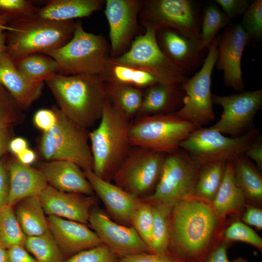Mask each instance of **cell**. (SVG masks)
<instances>
[{
    "mask_svg": "<svg viewBox=\"0 0 262 262\" xmlns=\"http://www.w3.org/2000/svg\"><path fill=\"white\" fill-rule=\"evenodd\" d=\"M119 259L106 245L102 244L77 253L64 262H118Z\"/></svg>",
    "mask_w": 262,
    "mask_h": 262,
    "instance_id": "obj_43",
    "label": "cell"
},
{
    "mask_svg": "<svg viewBox=\"0 0 262 262\" xmlns=\"http://www.w3.org/2000/svg\"><path fill=\"white\" fill-rule=\"evenodd\" d=\"M25 247L37 262H64L62 251L49 229L40 235L27 237Z\"/></svg>",
    "mask_w": 262,
    "mask_h": 262,
    "instance_id": "obj_34",
    "label": "cell"
},
{
    "mask_svg": "<svg viewBox=\"0 0 262 262\" xmlns=\"http://www.w3.org/2000/svg\"><path fill=\"white\" fill-rule=\"evenodd\" d=\"M153 218L152 205L144 198H141L131 217V225L149 249L151 243Z\"/></svg>",
    "mask_w": 262,
    "mask_h": 262,
    "instance_id": "obj_40",
    "label": "cell"
},
{
    "mask_svg": "<svg viewBox=\"0 0 262 262\" xmlns=\"http://www.w3.org/2000/svg\"><path fill=\"white\" fill-rule=\"evenodd\" d=\"M229 19L215 5H210L204 10L200 29L199 40L203 49H209L218 32L226 26Z\"/></svg>",
    "mask_w": 262,
    "mask_h": 262,
    "instance_id": "obj_37",
    "label": "cell"
},
{
    "mask_svg": "<svg viewBox=\"0 0 262 262\" xmlns=\"http://www.w3.org/2000/svg\"><path fill=\"white\" fill-rule=\"evenodd\" d=\"M0 84L24 111L40 97L44 82H34L27 80L5 53L0 56Z\"/></svg>",
    "mask_w": 262,
    "mask_h": 262,
    "instance_id": "obj_24",
    "label": "cell"
},
{
    "mask_svg": "<svg viewBox=\"0 0 262 262\" xmlns=\"http://www.w3.org/2000/svg\"><path fill=\"white\" fill-rule=\"evenodd\" d=\"M142 0H106L104 15L109 25L111 58L128 50L133 41L144 33L139 22Z\"/></svg>",
    "mask_w": 262,
    "mask_h": 262,
    "instance_id": "obj_15",
    "label": "cell"
},
{
    "mask_svg": "<svg viewBox=\"0 0 262 262\" xmlns=\"http://www.w3.org/2000/svg\"><path fill=\"white\" fill-rule=\"evenodd\" d=\"M212 203L221 216L241 218L247 203L243 192L235 183L231 160L227 162L222 181Z\"/></svg>",
    "mask_w": 262,
    "mask_h": 262,
    "instance_id": "obj_26",
    "label": "cell"
},
{
    "mask_svg": "<svg viewBox=\"0 0 262 262\" xmlns=\"http://www.w3.org/2000/svg\"><path fill=\"white\" fill-rule=\"evenodd\" d=\"M156 35L163 52L185 74L192 73L201 64L203 49L199 40L190 39L170 28L156 31Z\"/></svg>",
    "mask_w": 262,
    "mask_h": 262,
    "instance_id": "obj_18",
    "label": "cell"
},
{
    "mask_svg": "<svg viewBox=\"0 0 262 262\" xmlns=\"http://www.w3.org/2000/svg\"><path fill=\"white\" fill-rule=\"evenodd\" d=\"M23 110L9 92L0 84V129L13 128L25 119Z\"/></svg>",
    "mask_w": 262,
    "mask_h": 262,
    "instance_id": "obj_39",
    "label": "cell"
},
{
    "mask_svg": "<svg viewBox=\"0 0 262 262\" xmlns=\"http://www.w3.org/2000/svg\"><path fill=\"white\" fill-rule=\"evenodd\" d=\"M14 64L24 77L34 82H44L59 70V66L53 59L37 54L22 58Z\"/></svg>",
    "mask_w": 262,
    "mask_h": 262,
    "instance_id": "obj_33",
    "label": "cell"
},
{
    "mask_svg": "<svg viewBox=\"0 0 262 262\" xmlns=\"http://www.w3.org/2000/svg\"><path fill=\"white\" fill-rule=\"evenodd\" d=\"M139 22L143 28L172 29L190 39L199 40V6L193 0H144Z\"/></svg>",
    "mask_w": 262,
    "mask_h": 262,
    "instance_id": "obj_11",
    "label": "cell"
},
{
    "mask_svg": "<svg viewBox=\"0 0 262 262\" xmlns=\"http://www.w3.org/2000/svg\"><path fill=\"white\" fill-rule=\"evenodd\" d=\"M103 244L119 258L150 250L135 229L112 221L100 209L91 210L88 220Z\"/></svg>",
    "mask_w": 262,
    "mask_h": 262,
    "instance_id": "obj_16",
    "label": "cell"
},
{
    "mask_svg": "<svg viewBox=\"0 0 262 262\" xmlns=\"http://www.w3.org/2000/svg\"><path fill=\"white\" fill-rule=\"evenodd\" d=\"M39 169L51 187L60 191L86 196L94 193L83 171L76 164L64 160L45 161Z\"/></svg>",
    "mask_w": 262,
    "mask_h": 262,
    "instance_id": "obj_23",
    "label": "cell"
},
{
    "mask_svg": "<svg viewBox=\"0 0 262 262\" xmlns=\"http://www.w3.org/2000/svg\"><path fill=\"white\" fill-rule=\"evenodd\" d=\"M118 262H177L167 253L145 252L119 259Z\"/></svg>",
    "mask_w": 262,
    "mask_h": 262,
    "instance_id": "obj_45",
    "label": "cell"
},
{
    "mask_svg": "<svg viewBox=\"0 0 262 262\" xmlns=\"http://www.w3.org/2000/svg\"><path fill=\"white\" fill-rule=\"evenodd\" d=\"M7 165L9 178L8 206L13 207L26 198L39 196L48 186L39 169L21 163L13 155L7 154Z\"/></svg>",
    "mask_w": 262,
    "mask_h": 262,
    "instance_id": "obj_22",
    "label": "cell"
},
{
    "mask_svg": "<svg viewBox=\"0 0 262 262\" xmlns=\"http://www.w3.org/2000/svg\"><path fill=\"white\" fill-rule=\"evenodd\" d=\"M28 148L26 140L21 137H14L10 142L9 151L16 156Z\"/></svg>",
    "mask_w": 262,
    "mask_h": 262,
    "instance_id": "obj_53",
    "label": "cell"
},
{
    "mask_svg": "<svg viewBox=\"0 0 262 262\" xmlns=\"http://www.w3.org/2000/svg\"><path fill=\"white\" fill-rule=\"evenodd\" d=\"M249 40L247 33L240 24L228 28L219 38L215 65L223 71L225 84L238 92L242 91L245 87L241 60Z\"/></svg>",
    "mask_w": 262,
    "mask_h": 262,
    "instance_id": "obj_17",
    "label": "cell"
},
{
    "mask_svg": "<svg viewBox=\"0 0 262 262\" xmlns=\"http://www.w3.org/2000/svg\"><path fill=\"white\" fill-rule=\"evenodd\" d=\"M9 178L7 165V154L0 160V211L8 206Z\"/></svg>",
    "mask_w": 262,
    "mask_h": 262,
    "instance_id": "obj_47",
    "label": "cell"
},
{
    "mask_svg": "<svg viewBox=\"0 0 262 262\" xmlns=\"http://www.w3.org/2000/svg\"><path fill=\"white\" fill-rule=\"evenodd\" d=\"M9 21L4 18L0 17V25L2 26H7Z\"/></svg>",
    "mask_w": 262,
    "mask_h": 262,
    "instance_id": "obj_57",
    "label": "cell"
},
{
    "mask_svg": "<svg viewBox=\"0 0 262 262\" xmlns=\"http://www.w3.org/2000/svg\"><path fill=\"white\" fill-rule=\"evenodd\" d=\"M105 0H51L37 9L36 16L53 21H69L88 17L101 10Z\"/></svg>",
    "mask_w": 262,
    "mask_h": 262,
    "instance_id": "obj_27",
    "label": "cell"
},
{
    "mask_svg": "<svg viewBox=\"0 0 262 262\" xmlns=\"http://www.w3.org/2000/svg\"><path fill=\"white\" fill-rule=\"evenodd\" d=\"M249 39H260L262 36V0H255L244 13L242 24Z\"/></svg>",
    "mask_w": 262,
    "mask_h": 262,
    "instance_id": "obj_42",
    "label": "cell"
},
{
    "mask_svg": "<svg viewBox=\"0 0 262 262\" xmlns=\"http://www.w3.org/2000/svg\"><path fill=\"white\" fill-rule=\"evenodd\" d=\"M15 137L13 128L0 129V160L9 152V145Z\"/></svg>",
    "mask_w": 262,
    "mask_h": 262,
    "instance_id": "obj_52",
    "label": "cell"
},
{
    "mask_svg": "<svg viewBox=\"0 0 262 262\" xmlns=\"http://www.w3.org/2000/svg\"><path fill=\"white\" fill-rule=\"evenodd\" d=\"M166 154L139 147H132L114 174L115 184L138 198L154 191Z\"/></svg>",
    "mask_w": 262,
    "mask_h": 262,
    "instance_id": "obj_10",
    "label": "cell"
},
{
    "mask_svg": "<svg viewBox=\"0 0 262 262\" xmlns=\"http://www.w3.org/2000/svg\"><path fill=\"white\" fill-rule=\"evenodd\" d=\"M231 243L223 240L221 243L202 262H230L228 258V250Z\"/></svg>",
    "mask_w": 262,
    "mask_h": 262,
    "instance_id": "obj_51",
    "label": "cell"
},
{
    "mask_svg": "<svg viewBox=\"0 0 262 262\" xmlns=\"http://www.w3.org/2000/svg\"><path fill=\"white\" fill-rule=\"evenodd\" d=\"M199 128L175 113L140 115L131 124L130 142L132 147L168 154L180 149V143Z\"/></svg>",
    "mask_w": 262,
    "mask_h": 262,
    "instance_id": "obj_6",
    "label": "cell"
},
{
    "mask_svg": "<svg viewBox=\"0 0 262 262\" xmlns=\"http://www.w3.org/2000/svg\"><path fill=\"white\" fill-rule=\"evenodd\" d=\"M39 197L45 214L85 224L88 222L92 197L60 191L49 185Z\"/></svg>",
    "mask_w": 262,
    "mask_h": 262,
    "instance_id": "obj_19",
    "label": "cell"
},
{
    "mask_svg": "<svg viewBox=\"0 0 262 262\" xmlns=\"http://www.w3.org/2000/svg\"><path fill=\"white\" fill-rule=\"evenodd\" d=\"M260 130L253 128L238 137H227L211 127H200L180 144V148L201 165L213 162L228 161L244 154L260 135Z\"/></svg>",
    "mask_w": 262,
    "mask_h": 262,
    "instance_id": "obj_13",
    "label": "cell"
},
{
    "mask_svg": "<svg viewBox=\"0 0 262 262\" xmlns=\"http://www.w3.org/2000/svg\"><path fill=\"white\" fill-rule=\"evenodd\" d=\"M230 262H248V261L245 258L238 257Z\"/></svg>",
    "mask_w": 262,
    "mask_h": 262,
    "instance_id": "obj_58",
    "label": "cell"
},
{
    "mask_svg": "<svg viewBox=\"0 0 262 262\" xmlns=\"http://www.w3.org/2000/svg\"><path fill=\"white\" fill-rule=\"evenodd\" d=\"M15 157L21 163L29 165L34 163L36 158L35 153L29 148Z\"/></svg>",
    "mask_w": 262,
    "mask_h": 262,
    "instance_id": "obj_54",
    "label": "cell"
},
{
    "mask_svg": "<svg viewBox=\"0 0 262 262\" xmlns=\"http://www.w3.org/2000/svg\"><path fill=\"white\" fill-rule=\"evenodd\" d=\"M77 22L53 21L36 16L8 23L6 53L15 63L38 52L45 53L66 44L72 37Z\"/></svg>",
    "mask_w": 262,
    "mask_h": 262,
    "instance_id": "obj_4",
    "label": "cell"
},
{
    "mask_svg": "<svg viewBox=\"0 0 262 262\" xmlns=\"http://www.w3.org/2000/svg\"><path fill=\"white\" fill-rule=\"evenodd\" d=\"M184 96L180 84L157 83L145 89L138 114L175 113L183 106Z\"/></svg>",
    "mask_w": 262,
    "mask_h": 262,
    "instance_id": "obj_25",
    "label": "cell"
},
{
    "mask_svg": "<svg viewBox=\"0 0 262 262\" xmlns=\"http://www.w3.org/2000/svg\"><path fill=\"white\" fill-rule=\"evenodd\" d=\"M9 262H37L25 246H15L7 249Z\"/></svg>",
    "mask_w": 262,
    "mask_h": 262,
    "instance_id": "obj_49",
    "label": "cell"
},
{
    "mask_svg": "<svg viewBox=\"0 0 262 262\" xmlns=\"http://www.w3.org/2000/svg\"><path fill=\"white\" fill-rule=\"evenodd\" d=\"M105 87L108 99L124 116L129 119L138 114L144 90L108 83H105Z\"/></svg>",
    "mask_w": 262,
    "mask_h": 262,
    "instance_id": "obj_32",
    "label": "cell"
},
{
    "mask_svg": "<svg viewBox=\"0 0 262 262\" xmlns=\"http://www.w3.org/2000/svg\"><path fill=\"white\" fill-rule=\"evenodd\" d=\"M244 154L248 158L253 160L256 164L259 170L262 169V140L260 135L250 145Z\"/></svg>",
    "mask_w": 262,
    "mask_h": 262,
    "instance_id": "obj_50",
    "label": "cell"
},
{
    "mask_svg": "<svg viewBox=\"0 0 262 262\" xmlns=\"http://www.w3.org/2000/svg\"><path fill=\"white\" fill-rule=\"evenodd\" d=\"M95 192L109 213L117 221L130 224L132 214L141 199L96 175L91 169L83 170Z\"/></svg>",
    "mask_w": 262,
    "mask_h": 262,
    "instance_id": "obj_20",
    "label": "cell"
},
{
    "mask_svg": "<svg viewBox=\"0 0 262 262\" xmlns=\"http://www.w3.org/2000/svg\"><path fill=\"white\" fill-rule=\"evenodd\" d=\"M229 221L211 202L192 195L185 198L170 212L167 253L177 262H202L223 241Z\"/></svg>",
    "mask_w": 262,
    "mask_h": 262,
    "instance_id": "obj_1",
    "label": "cell"
},
{
    "mask_svg": "<svg viewBox=\"0 0 262 262\" xmlns=\"http://www.w3.org/2000/svg\"><path fill=\"white\" fill-rule=\"evenodd\" d=\"M223 240L229 243L242 242L251 245L262 251V239L249 226L238 218H232L226 226L223 233Z\"/></svg>",
    "mask_w": 262,
    "mask_h": 262,
    "instance_id": "obj_38",
    "label": "cell"
},
{
    "mask_svg": "<svg viewBox=\"0 0 262 262\" xmlns=\"http://www.w3.org/2000/svg\"><path fill=\"white\" fill-rule=\"evenodd\" d=\"M144 28V33L134 39L127 51L111 60L147 72L160 83H183L188 79L186 74L163 52L157 41L156 31L148 27Z\"/></svg>",
    "mask_w": 262,
    "mask_h": 262,
    "instance_id": "obj_9",
    "label": "cell"
},
{
    "mask_svg": "<svg viewBox=\"0 0 262 262\" xmlns=\"http://www.w3.org/2000/svg\"><path fill=\"white\" fill-rule=\"evenodd\" d=\"M0 262H9L7 249L0 246Z\"/></svg>",
    "mask_w": 262,
    "mask_h": 262,
    "instance_id": "obj_56",
    "label": "cell"
},
{
    "mask_svg": "<svg viewBox=\"0 0 262 262\" xmlns=\"http://www.w3.org/2000/svg\"><path fill=\"white\" fill-rule=\"evenodd\" d=\"M219 36L215 37L209 49L200 69L180 84L185 93L183 106L175 114L199 127L215 119L211 93L212 75L218 56Z\"/></svg>",
    "mask_w": 262,
    "mask_h": 262,
    "instance_id": "obj_12",
    "label": "cell"
},
{
    "mask_svg": "<svg viewBox=\"0 0 262 262\" xmlns=\"http://www.w3.org/2000/svg\"><path fill=\"white\" fill-rule=\"evenodd\" d=\"M201 165L181 148L166 154L154 191L143 198L153 205L172 208L192 195Z\"/></svg>",
    "mask_w": 262,
    "mask_h": 262,
    "instance_id": "obj_8",
    "label": "cell"
},
{
    "mask_svg": "<svg viewBox=\"0 0 262 262\" xmlns=\"http://www.w3.org/2000/svg\"><path fill=\"white\" fill-rule=\"evenodd\" d=\"M151 205L154 218L149 249L151 253H167L169 241V216L172 208Z\"/></svg>",
    "mask_w": 262,
    "mask_h": 262,
    "instance_id": "obj_35",
    "label": "cell"
},
{
    "mask_svg": "<svg viewBox=\"0 0 262 262\" xmlns=\"http://www.w3.org/2000/svg\"><path fill=\"white\" fill-rule=\"evenodd\" d=\"M240 219L246 225L253 226L259 230H262V207L246 204Z\"/></svg>",
    "mask_w": 262,
    "mask_h": 262,
    "instance_id": "obj_48",
    "label": "cell"
},
{
    "mask_svg": "<svg viewBox=\"0 0 262 262\" xmlns=\"http://www.w3.org/2000/svg\"><path fill=\"white\" fill-rule=\"evenodd\" d=\"M37 9L27 0H0V17L9 22L36 16Z\"/></svg>",
    "mask_w": 262,
    "mask_h": 262,
    "instance_id": "obj_41",
    "label": "cell"
},
{
    "mask_svg": "<svg viewBox=\"0 0 262 262\" xmlns=\"http://www.w3.org/2000/svg\"><path fill=\"white\" fill-rule=\"evenodd\" d=\"M16 205L15 214L27 237L40 235L49 229L47 217L39 196L26 198Z\"/></svg>",
    "mask_w": 262,
    "mask_h": 262,
    "instance_id": "obj_30",
    "label": "cell"
},
{
    "mask_svg": "<svg viewBox=\"0 0 262 262\" xmlns=\"http://www.w3.org/2000/svg\"><path fill=\"white\" fill-rule=\"evenodd\" d=\"M57 120V107L38 110L33 117L34 124L43 132H47L53 128Z\"/></svg>",
    "mask_w": 262,
    "mask_h": 262,
    "instance_id": "obj_44",
    "label": "cell"
},
{
    "mask_svg": "<svg viewBox=\"0 0 262 262\" xmlns=\"http://www.w3.org/2000/svg\"><path fill=\"white\" fill-rule=\"evenodd\" d=\"M44 54L53 59L59 67L58 74L99 75L111 59L110 46L102 34L86 32L81 21L72 38L63 46Z\"/></svg>",
    "mask_w": 262,
    "mask_h": 262,
    "instance_id": "obj_5",
    "label": "cell"
},
{
    "mask_svg": "<svg viewBox=\"0 0 262 262\" xmlns=\"http://www.w3.org/2000/svg\"><path fill=\"white\" fill-rule=\"evenodd\" d=\"M234 167V180L242 190L246 203L262 207V175L259 169L244 154L232 160Z\"/></svg>",
    "mask_w": 262,
    "mask_h": 262,
    "instance_id": "obj_28",
    "label": "cell"
},
{
    "mask_svg": "<svg viewBox=\"0 0 262 262\" xmlns=\"http://www.w3.org/2000/svg\"><path fill=\"white\" fill-rule=\"evenodd\" d=\"M49 229L61 251L75 254L102 242L95 231L84 224L53 215L47 217Z\"/></svg>",
    "mask_w": 262,
    "mask_h": 262,
    "instance_id": "obj_21",
    "label": "cell"
},
{
    "mask_svg": "<svg viewBox=\"0 0 262 262\" xmlns=\"http://www.w3.org/2000/svg\"><path fill=\"white\" fill-rule=\"evenodd\" d=\"M227 162L201 164L192 196L212 202L222 181Z\"/></svg>",
    "mask_w": 262,
    "mask_h": 262,
    "instance_id": "obj_31",
    "label": "cell"
},
{
    "mask_svg": "<svg viewBox=\"0 0 262 262\" xmlns=\"http://www.w3.org/2000/svg\"><path fill=\"white\" fill-rule=\"evenodd\" d=\"M98 75L105 83L142 90L159 82L156 78L149 73L131 66L115 63L111 59Z\"/></svg>",
    "mask_w": 262,
    "mask_h": 262,
    "instance_id": "obj_29",
    "label": "cell"
},
{
    "mask_svg": "<svg viewBox=\"0 0 262 262\" xmlns=\"http://www.w3.org/2000/svg\"><path fill=\"white\" fill-rule=\"evenodd\" d=\"M215 1L229 19L244 14L249 5L247 0H216Z\"/></svg>",
    "mask_w": 262,
    "mask_h": 262,
    "instance_id": "obj_46",
    "label": "cell"
},
{
    "mask_svg": "<svg viewBox=\"0 0 262 262\" xmlns=\"http://www.w3.org/2000/svg\"><path fill=\"white\" fill-rule=\"evenodd\" d=\"M44 82L66 118L86 129L100 120L107 97L99 75L56 73Z\"/></svg>",
    "mask_w": 262,
    "mask_h": 262,
    "instance_id": "obj_2",
    "label": "cell"
},
{
    "mask_svg": "<svg viewBox=\"0 0 262 262\" xmlns=\"http://www.w3.org/2000/svg\"><path fill=\"white\" fill-rule=\"evenodd\" d=\"M9 27L0 25V56L6 53V32L5 31H8Z\"/></svg>",
    "mask_w": 262,
    "mask_h": 262,
    "instance_id": "obj_55",
    "label": "cell"
},
{
    "mask_svg": "<svg viewBox=\"0 0 262 262\" xmlns=\"http://www.w3.org/2000/svg\"><path fill=\"white\" fill-rule=\"evenodd\" d=\"M57 115V122L54 128L43 132L39 145L40 154L46 161H68L83 170H93L88 129L66 118L58 107Z\"/></svg>",
    "mask_w": 262,
    "mask_h": 262,
    "instance_id": "obj_7",
    "label": "cell"
},
{
    "mask_svg": "<svg viewBox=\"0 0 262 262\" xmlns=\"http://www.w3.org/2000/svg\"><path fill=\"white\" fill-rule=\"evenodd\" d=\"M213 103L220 105L219 120L210 127L231 137L242 136L253 128V120L262 105V90L246 91L229 96L212 94Z\"/></svg>",
    "mask_w": 262,
    "mask_h": 262,
    "instance_id": "obj_14",
    "label": "cell"
},
{
    "mask_svg": "<svg viewBox=\"0 0 262 262\" xmlns=\"http://www.w3.org/2000/svg\"><path fill=\"white\" fill-rule=\"evenodd\" d=\"M27 237L13 207L7 206L0 211V246L6 249L15 246H25Z\"/></svg>",
    "mask_w": 262,
    "mask_h": 262,
    "instance_id": "obj_36",
    "label": "cell"
},
{
    "mask_svg": "<svg viewBox=\"0 0 262 262\" xmlns=\"http://www.w3.org/2000/svg\"><path fill=\"white\" fill-rule=\"evenodd\" d=\"M99 120L98 126L89 133L93 171L110 181L132 147L129 137L131 123L108 98Z\"/></svg>",
    "mask_w": 262,
    "mask_h": 262,
    "instance_id": "obj_3",
    "label": "cell"
}]
</instances>
